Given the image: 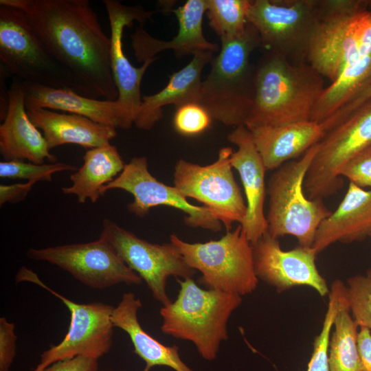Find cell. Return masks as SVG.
<instances>
[{
    "instance_id": "cell-1",
    "label": "cell",
    "mask_w": 371,
    "mask_h": 371,
    "mask_svg": "<svg viewBox=\"0 0 371 371\" xmlns=\"http://www.w3.org/2000/svg\"><path fill=\"white\" fill-rule=\"evenodd\" d=\"M22 11L51 56L66 68L86 97L116 100L111 38L88 0H1Z\"/></svg>"
},
{
    "instance_id": "cell-2",
    "label": "cell",
    "mask_w": 371,
    "mask_h": 371,
    "mask_svg": "<svg viewBox=\"0 0 371 371\" xmlns=\"http://www.w3.org/2000/svg\"><path fill=\"white\" fill-rule=\"evenodd\" d=\"M324 77L308 63L267 52L254 72V102L245 126H282L311 120L325 89Z\"/></svg>"
},
{
    "instance_id": "cell-3",
    "label": "cell",
    "mask_w": 371,
    "mask_h": 371,
    "mask_svg": "<svg viewBox=\"0 0 371 371\" xmlns=\"http://www.w3.org/2000/svg\"><path fill=\"white\" fill-rule=\"evenodd\" d=\"M218 54L202 80L199 103L213 120L227 126L245 125L252 109L254 72L249 63L251 53L261 41L249 23L240 35L221 38Z\"/></svg>"
},
{
    "instance_id": "cell-4",
    "label": "cell",
    "mask_w": 371,
    "mask_h": 371,
    "mask_svg": "<svg viewBox=\"0 0 371 371\" xmlns=\"http://www.w3.org/2000/svg\"><path fill=\"white\" fill-rule=\"evenodd\" d=\"M176 300L163 306L161 331L194 344L206 360L214 359L221 343L228 339L227 322L240 305L242 296L214 289H203L194 280L179 279Z\"/></svg>"
},
{
    "instance_id": "cell-5",
    "label": "cell",
    "mask_w": 371,
    "mask_h": 371,
    "mask_svg": "<svg viewBox=\"0 0 371 371\" xmlns=\"http://www.w3.org/2000/svg\"><path fill=\"white\" fill-rule=\"evenodd\" d=\"M368 1L319 0L306 62L333 82L344 67L371 54Z\"/></svg>"
},
{
    "instance_id": "cell-6",
    "label": "cell",
    "mask_w": 371,
    "mask_h": 371,
    "mask_svg": "<svg viewBox=\"0 0 371 371\" xmlns=\"http://www.w3.org/2000/svg\"><path fill=\"white\" fill-rule=\"evenodd\" d=\"M318 149V143L297 160L288 161L271 176L267 187V232L273 238L293 236L299 245L312 247L320 223L330 214L323 200H311L305 194L306 172Z\"/></svg>"
},
{
    "instance_id": "cell-7",
    "label": "cell",
    "mask_w": 371,
    "mask_h": 371,
    "mask_svg": "<svg viewBox=\"0 0 371 371\" xmlns=\"http://www.w3.org/2000/svg\"><path fill=\"white\" fill-rule=\"evenodd\" d=\"M170 242L188 265L201 272L199 281L208 289L243 296L256 289L251 244L240 225L216 240L190 243L172 234Z\"/></svg>"
},
{
    "instance_id": "cell-8",
    "label": "cell",
    "mask_w": 371,
    "mask_h": 371,
    "mask_svg": "<svg viewBox=\"0 0 371 371\" xmlns=\"http://www.w3.org/2000/svg\"><path fill=\"white\" fill-rule=\"evenodd\" d=\"M0 63L9 75L22 81L84 95L74 76L36 36L24 13L3 4H0Z\"/></svg>"
},
{
    "instance_id": "cell-9",
    "label": "cell",
    "mask_w": 371,
    "mask_h": 371,
    "mask_svg": "<svg viewBox=\"0 0 371 371\" xmlns=\"http://www.w3.org/2000/svg\"><path fill=\"white\" fill-rule=\"evenodd\" d=\"M318 4L319 0H250L247 19L267 52L292 63H307Z\"/></svg>"
},
{
    "instance_id": "cell-10",
    "label": "cell",
    "mask_w": 371,
    "mask_h": 371,
    "mask_svg": "<svg viewBox=\"0 0 371 371\" xmlns=\"http://www.w3.org/2000/svg\"><path fill=\"white\" fill-rule=\"evenodd\" d=\"M16 281L30 282L41 286L60 299L71 315L68 332L63 339L42 353L41 361L33 371H42L56 361L78 355L98 360L110 350L115 328L111 320L113 306L97 302H74L49 288L27 267L19 269Z\"/></svg>"
},
{
    "instance_id": "cell-11",
    "label": "cell",
    "mask_w": 371,
    "mask_h": 371,
    "mask_svg": "<svg viewBox=\"0 0 371 371\" xmlns=\"http://www.w3.org/2000/svg\"><path fill=\"white\" fill-rule=\"evenodd\" d=\"M371 144V99L325 133L306 172L304 190L311 200H323L341 188L346 164Z\"/></svg>"
},
{
    "instance_id": "cell-12",
    "label": "cell",
    "mask_w": 371,
    "mask_h": 371,
    "mask_svg": "<svg viewBox=\"0 0 371 371\" xmlns=\"http://www.w3.org/2000/svg\"><path fill=\"white\" fill-rule=\"evenodd\" d=\"M230 147L222 148L218 158L207 166L179 159L173 174L174 186L185 198L202 203L230 231L234 223L240 225L246 216L247 203L236 183L230 162Z\"/></svg>"
},
{
    "instance_id": "cell-13",
    "label": "cell",
    "mask_w": 371,
    "mask_h": 371,
    "mask_svg": "<svg viewBox=\"0 0 371 371\" xmlns=\"http://www.w3.org/2000/svg\"><path fill=\"white\" fill-rule=\"evenodd\" d=\"M99 238L109 244L120 258L145 281L153 297L163 306L172 302L166 293L168 278H190L196 271L171 242L150 243L110 219H104Z\"/></svg>"
},
{
    "instance_id": "cell-14",
    "label": "cell",
    "mask_w": 371,
    "mask_h": 371,
    "mask_svg": "<svg viewBox=\"0 0 371 371\" xmlns=\"http://www.w3.org/2000/svg\"><path fill=\"white\" fill-rule=\"evenodd\" d=\"M27 255L30 259L58 266L93 289H105L121 283L139 285L142 282L110 245L100 238L85 243L31 248Z\"/></svg>"
},
{
    "instance_id": "cell-15",
    "label": "cell",
    "mask_w": 371,
    "mask_h": 371,
    "mask_svg": "<svg viewBox=\"0 0 371 371\" xmlns=\"http://www.w3.org/2000/svg\"><path fill=\"white\" fill-rule=\"evenodd\" d=\"M113 189L133 195V201L127 208L137 216H146L153 207L166 205L186 213L184 221L190 227L215 232L221 230L222 223L207 207L191 204L175 186H169L153 177L148 170L146 157L132 158L116 178L102 187V195Z\"/></svg>"
},
{
    "instance_id": "cell-16",
    "label": "cell",
    "mask_w": 371,
    "mask_h": 371,
    "mask_svg": "<svg viewBox=\"0 0 371 371\" xmlns=\"http://www.w3.org/2000/svg\"><path fill=\"white\" fill-rule=\"evenodd\" d=\"M251 247L257 278L275 287L278 293L307 286L322 297L329 294L326 281L315 264L317 254L311 247L299 245L285 251L278 238L267 232Z\"/></svg>"
},
{
    "instance_id": "cell-17",
    "label": "cell",
    "mask_w": 371,
    "mask_h": 371,
    "mask_svg": "<svg viewBox=\"0 0 371 371\" xmlns=\"http://www.w3.org/2000/svg\"><path fill=\"white\" fill-rule=\"evenodd\" d=\"M111 28V67L127 128L129 129L139 113L142 103L141 83L148 67L157 57L144 61L140 67H134L122 48V37L126 27L136 21L139 26L151 19L153 12L141 5L127 6L115 0H104Z\"/></svg>"
},
{
    "instance_id": "cell-18",
    "label": "cell",
    "mask_w": 371,
    "mask_h": 371,
    "mask_svg": "<svg viewBox=\"0 0 371 371\" xmlns=\"http://www.w3.org/2000/svg\"><path fill=\"white\" fill-rule=\"evenodd\" d=\"M227 139L237 146V150L231 155L230 162L240 175L245 193L247 213L240 225L252 244L268 230L264 212L267 170L252 134L245 125L236 127L227 135Z\"/></svg>"
},
{
    "instance_id": "cell-19",
    "label": "cell",
    "mask_w": 371,
    "mask_h": 371,
    "mask_svg": "<svg viewBox=\"0 0 371 371\" xmlns=\"http://www.w3.org/2000/svg\"><path fill=\"white\" fill-rule=\"evenodd\" d=\"M0 153L4 161L27 160L43 164L56 162L41 133L31 122L25 104L22 81L14 77L8 90V107L0 125Z\"/></svg>"
},
{
    "instance_id": "cell-20",
    "label": "cell",
    "mask_w": 371,
    "mask_h": 371,
    "mask_svg": "<svg viewBox=\"0 0 371 371\" xmlns=\"http://www.w3.org/2000/svg\"><path fill=\"white\" fill-rule=\"evenodd\" d=\"M179 23L177 34L170 41H162L150 35L143 26L137 27L131 35L134 54L139 62L154 58L164 50H174L177 56L203 52H215L218 46L208 41L203 32V16L207 11V0H188L183 5L170 10Z\"/></svg>"
},
{
    "instance_id": "cell-21",
    "label": "cell",
    "mask_w": 371,
    "mask_h": 371,
    "mask_svg": "<svg viewBox=\"0 0 371 371\" xmlns=\"http://www.w3.org/2000/svg\"><path fill=\"white\" fill-rule=\"evenodd\" d=\"M371 235V189L350 182L335 211L319 225L312 248L320 253L333 243L361 241Z\"/></svg>"
},
{
    "instance_id": "cell-22",
    "label": "cell",
    "mask_w": 371,
    "mask_h": 371,
    "mask_svg": "<svg viewBox=\"0 0 371 371\" xmlns=\"http://www.w3.org/2000/svg\"><path fill=\"white\" fill-rule=\"evenodd\" d=\"M22 81V80H21ZM26 109L43 108L85 116L101 124L127 130L116 100L95 99L71 90L22 81Z\"/></svg>"
},
{
    "instance_id": "cell-23",
    "label": "cell",
    "mask_w": 371,
    "mask_h": 371,
    "mask_svg": "<svg viewBox=\"0 0 371 371\" xmlns=\"http://www.w3.org/2000/svg\"><path fill=\"white\" fill-rule=\"evenodd\" d=\"M212 52L195 54L190 62L170 76L166 86L159 92L142 96V103L134 122L141 130L148 131L163 117V107L172 104L176 109L192 102H199L201 96V72L214 59Z\"/></svg>"
},
{
    "instance_id": "cell-24",
    "label": "cell",
    "mask_w": 371,
    "mask_h": 371,
    "mask_svg": "<svg viewBox=\"0 0 371 371\" xmlns=\"http://www.w3.org/2000/svg\"><path fill=\"white\" fill-rule=\"evenodd\" d=\"M249 130L267 170L301 157L325 134L322 125L312 120Z\"/></svg>"
},
{
    "instance_id": "cell-25",
    "label": "cell",
    "mask_w": 371,
    "mask_h": 371,
    "mask_svg": "<svg viewBox=\"0 0 371 371\" xmlns=\"http://www.w3.org/2000/svg\"><path fill=\"white\" fill-rule=\"evenodd\" d=\"M30 120L43 131L49 150L67 144L93 148L109 144L116 128L85 116L43 108L27 110Z\"/></svg>"
},
{
    "instance_id": "cell-26",
    "label": "cell",
    "mask_w": 371,
    "mask_h": 371,
    "mask_svg": "<svg viewBox=\"0 0 371 371\" xmlns=\"http://www.w3.org/2000/svg\"><path fill=\"white\" fill-rule=\"evenodd\" d=\"M142 306L141 300L133 293H125L114 307L111 320L114 327L128 334L134 352L146 363L142 371H150L156 366H168L175 371H193L181 360L177 346L164 345L144 330L137 318Z\"/></svg>"
},
{
    "instance_id": "cell-27",
    "label": "cell",
    "mask_w": 371,
    "mask_h": 371,
    "mask_svg": "<svg viewBox=\"0 0 371 371\" xmlns=\"http://www.w3.org/2000/svg\"><path fill=\"white\" fill-rule=\"evenodd\" d=\"M125 165L117 148L110 143L90 148L83 156L82 166L70 175L71 186L62 188V191L76 195L80 203L87 199L95 203L102 196V187L116 178Z\"/></svg>"
},
{
    "instance_id": "cell-28",
    "label": "cell",
    "mask_w": 371,
    "mask_h": 371,
    "mask_svg": "<svg viewBox=\"0 0 371 371\" xmlns=\"http://www.w3.org/2000/svg\"><path fill=\"white\" fill-rule=\"evenodd\" d=\"M371 82V54L346 65L338 77L326 87L319 98L311 120L323 122Z\"/></svg>"
},
{
    "instance_id": "cell-29",
    "label": "cell",
    "mask_w": 371,
    "mask_h": 371,
    "mask_svg": "<svg viewBox=\"0 0 371 371\" xmlns=\"http://www.w3.org/2000/svg\"><path fill=\"white\" fill-rule=\"evenodd\" d=\"M328 346L330 371H361L358 348V328L350 314L347 286L341 291Z\"/></svg>"
},
{
    "instance_id": "cell-30",
    "label": "cell",
    "mask_w": 371,
    "mask_h": 371,
    "mask_svg": "<svg viewBox=\"0 0 371 371\" xmlns=\"http://www.w3.org/2000/svg\"><path fill=\"white\" fill-rule=\"evenodd\" d=\"M250 0H207L210 26L220 36H235L245 30Z\"/></svg>"
},
{
    "instance_id": "cell-31",
    "label": "cell",
    "mask_w": 371,
    "mask_h": 371,
    "mask_svg": "<svg viewBox=\"0 0 371 371\" xmlns=\"http://www.w3.org/2000/svg\"><path fill=\"white\" fill-rule=\"evenodd\" d=\"M345 285L339 280L332 284L328 294L327 311L321 331L313 341V350L307 371H330L328 346L334 319L339 306L340 295Z\"/></svg>"
},
{
    "instance_id": "cell-32",
    "label": "cell",
    "mask_w": 371,
    "mask_h": 371,
    "mask_svg": "<svg viewBox=\"0 0 371 371\" xmlns=\"http://www.w3.org/2000/svg\"><path fill=\"white\" fill-rule=\"evenodd\" d=\"M347 296L350 311L359 327L371 330V268L365 275L348 280Z\"/></svg>"
},
{
    "instance_id": "cell-33",
    "label": "cell",
    "mask_w": 371,
    "mask_h": 371,
    "mask_svg": "<svg viewBox=\"0 0 371 371\" xmlns=\"http://www.w3.org/2000/svg\"><path fill=\"white\" fill-rule=\"evenodd\" d=\"M76 171V167L62 162L38 164L20 160L0 162L1 178L27 179V181H52V175L60 171Z\"/></svg>"
},
{
    "instance_id": "cell-34",
    "label": "cell",
    "mask_w": 371,
    "mask_h": 371,
    "mask_svg": "<svg viewBox=\"0 0 371 371\" xmlns=\"http://www.w3.org/2000/svg\"><path fill=\"white\" fill-rule=\"evenodd\" d=\"M212 117L199 102L186 104L176 109L173 125L176 131L184 136H194L207 130Z\"/></svg>"
},
{
    "instance_id": "cell-35",
    "label": "cell",
    "mask_w": 371,
    "mask_h": 371,
    "mask_svg": "<svg viewBox=\"0 0 371 371\" xmlns=\"http://www.w3.org/2000/svg\"><path fill=\"white\" fill-rule=\"evenodd\" d=\"M340 175L361 188H371V144L352 157Z\"/></svg>"
},
{
    "instance_id": "cell-36",
    "label": "cell",
    "mask_w": 371,
    "mask_h": 371,
    "mask_svg": "<svg viewBox=\"0 0 371 371\" xmlns=\"http://www.w3.org/2000/svg\"><path fill=\"white\" fill-rule=\"evenodd\" d=\"M14 324L0 318V371H8L16 354Z\"/></svg>"
},
{
    "instance_id": "cell-37",
    "label": "cell",
    "mask_w": 371,
    "mask_h": 371,
    "mask_svg": "<svg viewBox=\"0 0 371 371\" xmlns=\"http://www.w3.org/2000/svg\"><path fill=\"white\" fill-rule=\"evenodd\" d=\"M370 99L371 82L346 104L321 123L324 127V131L327 132L344 121L350 114Z\"/></svg>"
},
{
    "instance_id": "cell-38",
    "label": "cell",
    "mask_w": 371,
    "mask_h": 371,
    "mask_svg": "<svg viewBox=\"0 0 371 371\" xmlns=\"http://www.w3.org/2000/svg\"><path fill=\"white\" fill-rule=\"evenodd\" d=\"M42 371H98V359L78 355L56 361Z\"/></svg>"
},
{
    "instance_id": "cell-39",
    "label": "cell",
    "mask_w": 371,
    "mask_h": 371,
    "mask_svg": "<svg viewBox=\"0 0 371 371\" xmlns=\"http://www.w3.org/2000/svg\"><path fill=\"white\" fill-rule=\"evenodd\" d=\"M36 183L35 181H30L24 183H14L12 185L1 184L0 205H2L5 203H19L24 200Z\"/></svg>"
},
{
    "instance_id": "cell-40",
    "label": "cell",
    "mask_w": 371,
    "mask_h": 371,
    "mask_svg": "<svg viewBox=\"0 0 371 371\" xmlns=\"http://www.w3.org/2000/svg\"><path fill=\"white\" fill-rule=\"evenodd\" d=\"M357 343L361 371H371V333L370 329L359 327Z\"/></svg>"
},
{
    "instance_id": "cell-41",
    "label": "cell",
    "mask_w": 371,
    "mask_h": 371,
    "mask_svg": "<svg viewBox=\"0 0 371 371\" xmlns=\"http://www.w3.org/2000/svg\"><path fill=\"white\" fill-rule=\"evenodd\" d=\"M368 8L371 10V1H368Z\"/></svg>"
},
{
    "instance_id": "cell-42",
    "label": "cell",
    "mask_w": 371,
    "mask_h": 371,
    "mask_svg": "<svg viewBox=\"0 0 371 371\" xmlns=\"http://www.w3.org/2000/svg\"><path fill=\"white\" fill-rule=\"evenodd\" d=\"M370 237L371 238V235L370 236Z\"/></svg>"
},
{
    "instance_id": "cell-43",
    "label": "cell",
    "mask_w": 371,
    "mask_h": 371,
    "mask_svg": "<svg viewBox=\"0 0 371 371\" xmlns=\"http://www.w3.org/2000/svg\"><path fill=\"white\" fill-rule=\"evenodd\" d=\"M102 371H104V370H102Z\"/></svg>"
}]
</instances>
